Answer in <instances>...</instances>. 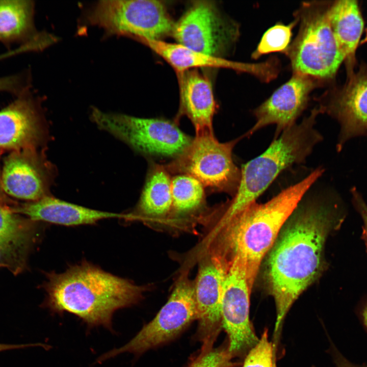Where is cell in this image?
Segmentation results:
<instances>
[{
	"label": "cell",
	"instance_id": "6da1fadb",
	"mask_svg": "<svg viewBox=\"0 0 367 367\" xmlns=\"http://www.w3.org/2000/svg\"><path fill=\"white\" fill-rule=\"evenodd\" d=\"M344 217L336 203L312 204L296 211L274 243L267 275L276 308L275 333L293 303L321 272L326 239Z\"/></svg>",
	"mask_w": 367,
	"mask_h": 367
},
{
	"label": "cell",
	"instance_id": "7a4b0ae2",
	"mask_svg": "<svg viewBox=\"0 0 367 367\" xmlns=\"http://www.w3.org/2000/svg\"><path fill=\"white\" fill-rule=\"evenodd\" d=\"M43 306L52 313L68 312L87 326L112 330L114 312L137 302L143 287L84 261L65 271L47 274Z\"/></svg>",
	"mask_w": 367,
	"mask_h": 367
},
{
	"label": "cell",
	"instance_id": "3957f363",
	"mask_svg": "<svg viewBox=\"0 0 367 367\" xmlns=\"http://www.w3.org/2000/svg\"><path fill=\"white\" fill-rule=\"evenodd\" d=\"M324 172L322 167L316 168L266 203H251L230 222V245L234 256L244 265L251 290L261 261L273 246L281 227Z\"/></svg>",
	"mask_w": 367,
	"mask_h": 367
},
{
	"label": "cell",
	"instance_id": "277c9868",
	"mask_svg": "<svg viewBox=\"0 0 367 367\" xmlns=\"http://www.w3.org/2000/svg\"><path fill=\"white\" fill-rule=\"evenodd\" d=\"M320 114L317 107L314 108L301 122L283 130L263 153L242 166L240 184L225 214V224L255 202L282 171L305 161L323 140L314 126Z\"/></svg>",
	"mask_w": 367,
	"mask_h": 367
},
{
	"label": "cell",
	"instance_id": "5b68a950",
	"mask_svg": "<svg viewBox=\"0 0 367 367\" xmlns=\"http://www.w3.org/2000/svg\"><path fill=\"white\" fill-rule=\"evenodd\" d=\"M329 2L301 5L295 15L299 22L298 34L283 52L293 73L312 78L322 85L334 79L345 61L328 18Z\"/></svg>",
	"mask_w": 367,
	"mask_h": 367
},
{
	"label": "cell",
	"instance_id": "8992f818",
	"mask_svg": "<svg viewBox=\"0 0 367 367\" xmlns=\"http://www.w3.org/2000/svg\"><path fill=\"white\" fill-rule=\"evenodd\" d=\"M90 25L102 29L107 36L162 40L172 33L174 21L165 4L154 0L101 1L85 14Z\"/></svg>",
	"mask_w": 367,
	"mask_h": 367
},
{
	"label": "cell",
	"instance_id": "52a82bcc",
	"mask_svg": "<svg viewBox=\"0 0 367 367\" xmlns=\"http://www.w3.org/2000/svg\"><path fill=\"white\" fill-rule=\"evenodd\" d=\"M91 114L99 128L143 154L177 157L193 140L167 120L107 113L95 108Z\"/></svg>",
	"mask_w": 367,
	"mask_h": 367
},
{
	"label": "cell",
	"instance_id": "ba28073f",
	"mask_svg": "<svg viewBox=\"0 0 367 367\" xmlns=\"http://www.w3.org/2000/svg\"><path fill=\"white\" fill-rule=\"evenodd\" d=\"M243 137L220 143L214 134L196 136L168 169L191 176L203 186L234 196L240 184L241 170L233 161L232 150Z\"/></svg>",
	"mask_w": 367,
	"mask_h": 367
},
{
	"label": "cell",
	"instance_id": "9c48e42d",
	"mask_svg": "<svg viewBox=\"0 0 367 367\" xmlns=\"http://www.w3.org/2000/svg\"><path fill=\"white\" fill-rule=\"evenodd\" d=\"M195 319H197V310L194 287L188 280L182 279L151 322L125 345L100 356L97 362H102L125 352L141 354L171 340Z\"/></svg>",
	"mask_w": 367,
	"mask_h": 367
},
{
	"label": "cell",
	"instance_id": "30bf717a",
	"mask_svg": "<svg viewBox=\"0 0 367 367\" xmlns=\"http://www.w3.org/2000/svg\"><path fill=\"white\" fill-rule=\"evenodd\" d=\"M236 23L226 19L212 2H194L175 22L172 36L177 43L223 58L239 36Z\"/></svg>",
	"mask_w": 367,
	"mask_h": 367
},
{
	"label": "cell",
	"instance_id": "8fae6325",
	"mask_svg": "<svg viewBox=\"0 0 367 367\" xmlns=\"http://www.w3.org/2000/svg\"><path fill=\"white\" fill-rule=\"evenodd\" d=\"M318 100L320 114H327L339 125L337 151L350 140L367 136V63H361L342 86L328 90Z\"/></svg>",
	"mask_w": 367,
	"mask_h": 367
},
{
	"label": "cell",
	"instance_id": "7c38bea8",
	"mask_svg": "<svg viewBox=\"0 0 367 367\" xmlns=\"http://www.w3.org/2000/svg\"><path fill=\"white\" fill-rule=\"evenodd\" d=\"M251 291L244 265L234 256L226 271L221 302L222 325L232 356L246 354L259 340L249 318Z\"/></svg>",
	"mask_w": 367,
	"mask_h": 367
},
{
	"label": "cell",
	"instance_id": "4fadbf2b",
	"mask_svg": "<svg viewBox=\"0 0 367 367\" xmlns=\"http://www.w3.org/2000/svg\"><path fill=\"white\" fill-rule=\"evenodd\" d=\"M322 85L312 78L293 73L289 81L254 110L255 123L244 137H249L263 127L275 124L274 139L277 138L283 130L296 123L306 109L311 91Z\"/></svg>",
	"mask_w": 367,
	"mask_h": 367
},
{
	"label": "cell",
	"instance_id": "5bb4252c",
	"mask_svg": "<svg viewBox=\"0 0 367 367\" xmlns=\"http://www.w3.org/2000/svg\"><path fill=\"white\" fill-rule=\"evenodd\" d=\"M54 175L53 166L36 149L12 151L4 162L2 188L11 196L35 201L49 195Z\"/></svg>",
	"mask_w": 367,
	"mask_h": 367
},
{
	"label": "cell",
	"instance_id": "9a60e30c",
	"mask_svg": "<svg viewBox=\"0 0 367 367\" xmlns=\"http://www.w3.org/2000/svg\"><path fill=\"white\" fill-rule=\"evenodd\" d=\"M226 271L221 264L208 263L201 267L197 276L195 298L203 354L210 351L222 326L221 302Z\"/></svg>",
	"mask_w": 367,
	"mask_h": 367
},
{
	"label": "cell",
	"instance_id": "2e32d148",
	"mask_svg": "<svg viewBox=\"0 0 367 367\" xmlns=\"http://www.w3.org/2000/svg\"><path fill=\"white\" fill-rule=\"evenodd\" d=\"M26 90L0 111V149H36L43 130L35 102Z\"/></svg>",
	"mask_w": 367,
	"mask_h": 367
},
{
	"label": "cell",
	"instance_id": "e0dca14e",
	"mask_svg": "<svg viewBox=\"0 0 367 367\" xmlns=\"http://www.w3.org/2000/svg\"><path fill=\"white\" fill-rule=\"evenodd\" d=\"M179 114L192 123L196 136L213 134V119L216 103L209 78L197 69L178 74Z\"/></svg>",
	"mask_w": 367,
	"mask_h": 367
},
{
	"label": "cell",
	"instance_id": "ac0fdd59",
	"mask_svg": "<svg viewBox=\"0 0 367 367\" xmlns=\"http://www.w3.org/2000/svg\"><path fill=\"white\" fill-rule=\"evenodd\" d=\"M12 209L14 213L23 214L35 222L43 221L67 226L90 225L104 219L128 217L123 214L92 209L50 195L12 207Z\"/></svg>",
	"mask_w": 367,
	"mask_h": 367
},
{
	"label": "cell",
	"instance_id": "d6986e66",
	"mask_svg": "<svg viewBox=\"0 0 367 367\" xmlns=\"http://www.w3.org/2000/svg\"><path fill=\"white\" fill-rule=\"evenodd\" d=\"M139 42L165 60L177 75L198 68L231 69L251 72L261 78L264 77L266 72L265 63L249 64L234 62L200 53L177 43H169L162 40L144 39Z\"/></svg>",
	"mask_w": 367,
	"mask_h": 367
},
{
	"label": "cell",
	"instance_id": "ffe728a7",
	"mask_svg": "<svg viewBox=\"0 0 367 367\" xmlns=\"http://www.w3.org/2000/svg\"><path fill=\"white\" fill-rule=\"evenodd\" d=\"M35 222L20 217L0 202V254L3 265L13 273L24 269L29 249L36 237Z\"/></svg>",
	"mask_w": 367,
	"mask_h": 367
},
{
	"label": "cell",
	"instance_id": "44dd1931",
	"mask_svg": "<svg viewBox=\"0 0 367 367\" xmlns=\"http://www.w3.org/2000/svg\"><path fill=\"white\" fill-rule=\"evenodd\" d=\"M327 14L335 38L345 57L348 76L356 69V50L364 29L359 4L355 0L330 2Z\"/></svg>",
	"mask_w": 367,
	"mask_h": 367
},
{
	"label": "cell",
	"instance_id": "7402d4cb",
	"mask_svg": "<svg viewBox=\"0 0 367 367\" xmlns=\"http://www.w3.org/2000/svg\"><path fill=\"white\" fill-rule=\"evenodd\" d=\"M34 10L31 1L0 0V42L7 44L31 41L42 48L55 42V37L36 33Z\"/></svg>",
	"mask_w": 367,
	"mask_h": 367
},
{
	"label": "cell",
	"instance_id": "603a6c76",
	"mask_svg": "<svg viewBox=\"0 0 367 367\" xmlns=\"http://www.w3.org/2000/svg\"><path fill=\"white\" fill-rule=\"evenodd\" d=\"M171 183L167 169L158 165L152 167L138 203L139 211L149 216L168 212L172 205Z\"/></svg>",
	"mask_w": 367,
	"mask_h": 367
},
{
	"label": "cell",
	"instance_id": "cb8c5ba5",
	"mask_svg": "<svg viewBox=\"0 0 367 367\" xmlns=\"http://www.w3.org/2000/svg\"><path fill=\"white\" fill-rule=\"evenodd\" d=\"M172 205L179 212L197 207L204 196L203 186L195 178L181 174L174 177L171 183Z\"/></svg>",
	"mask_w": 367,
	"mask_h": 367
},
{
	"label": "cell",
	"instance_id": "d4e9b609",
	"mask_svg": "<svg viewBox=\"0 0 367 367\" xmlns=\"http://www.w3.org/2000/svg\"><path fill=\"white\" fill-rule=\"evenodd\" d=\"M297 22L295 19L289 24L278 23L267 30L252 54V58L257 59L266 54L284 52L290 44L292 29Z\"/></svg>",
	"mask_w": 367,
	"mask_h": 367
},
{
	"label": "cell",
	"instance_id": "484cf974",
	"mask_svg": "<svg viewBox=\"0 0 367 367\" xmlns=\"http://www.w3.org/2000/svg\"><path fill=\"white\" fill-rule=\"evenodd\" d=\"M274 346L269 341L266 329L257 344L247 353L242 367H277Z\"/></svg>",
	"mask_w": 367,
	"mask_h": 367
},
{
	"label": "cell",
	"instance_id": "4316f807",
	"mask_svg": "<svg viewBox=\"0 0 367 367\" xmlns=\"http://www.w3.org/2000/svg\"><path fill=\"white\" fill-rule=\"evenodd\" d=\"M232 357L228 348H218L201 355L188 367H232Z\"/></svg>",
	"mask_w": 367,
	"mask_h": 367
},
{
	"label": "cell",
	"instance_id": "83f0119b",
	"mask_svg": "<svg viewBox=\"0 0 367 367\" xmlns=\"http://www.w3.org/2000/svg\"><path fill=\"white\" fill-rule=\"evenodd\" d=\"M350 192L352 203L363 221L362 237L367 247V203L356 188H352Z\"/></svg>",
	"mask_w": 367,
	"mask_h": 367
},
{
	"label": "cell",
	"instance_id": "f1b7e54d",
	"mask_svg": "<svg viewBox=\"0 0 367 367\" xmlns=\"http://www.w3.org/2000/svg\"><path fill=\"white\" fill-rule=\"evenodd\" d=\"M27 90L23 78L20 75L0 77V91H6L20 95Z\"/></svg>",
	"mask_w": 367,
	"mask_h": 367
},
{
	"label": "cell",
	"instance_id": "f546056e",
	"mask_svg": "<svg viewBox=\"0 0 367 367\" xmlns=\"http://www.w3.org/2000/svg\"><path fill=\"white\" fill-rule=\"evenodd\" d=\"M332 354L336 367H367L353 363L343 355L334 347H332Z\"/></svg>",
	"mask_w": 367,
	"mask_h": 367
},
{
	"label": "cell",
	"instance_id": "4dcf8cb0",
	"mask_svg": "<svg viewBox=\"0 0 367 367\" xmlns=\"http://www.w3.org/2000/svg\"><path fill=\"white\" fill-rule=\"evenodd\" d=\"M33 346H41L46 349L48 347L47 345L42 344H7L0 343V352L6 350L22 349Z\"/></svg>",
	"mask_w": 367,
	"mask_h": 367
},
{
	"label": "cell",
	"instance_id": "1f68e13d",
	"mask_svg": "<svg viewBox=\"0 0 367 367\" xmlns=\"http://www.w3.org/2000/svg\"><path fill=\"white\" fill-rule=\"evenodd\" d=\"M359 314L361 323L367 332V303L360 310Z\"/></svg>",
	"mask_w": 367,
	"mask_h": 367
},
{
	"label": "cell",
	"instance_id": "d6a6232c",
	"mask_svg": "<svg viewBox=\"0 0 367 367\" xmlns=\"http://www.w3.org/2000/svg\"><path fill=\"white\" fill-rule=\"evenodd\" d=\"M3 150L0 149V157L3 153ZM2 188L1 186V177L0 176V202H3V196H2Z\"/></svg>",
	"mask_w": 367,
	"mask_h": 367
},
{
	"label": "cell",
	"instance_id": "836d02e7",
	"mask_svg": "<svg viewBox=\"0 0 367 367\" xmlns=\"http://www.w3.org/2000/svg\"><path fill=\"white\" fill-rule=\"evenodd\" d=\"M367 44V28L365 30V33L364 37L362 40H361L360 44Z\"/></svg>",
	"mask_w": 367,
	"mask_h": 367
}]
</instances>
